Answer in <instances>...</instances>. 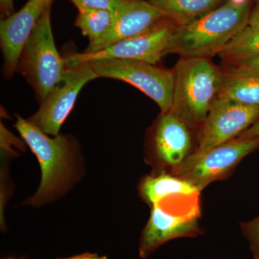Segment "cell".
<instances>
[{
    "label": "cell",
    "instance_id": "cell-1",
    "mask_svg": "<svg viewBox=\"0 0 259 259\" xmlns=\"http://www.w3.org/2000/svg\"><path fill=\"white\" fill-rule=\"evenodd\" d=\"M250 0L226 3L194 23L175 29L166 55L183 58H209L219 54L237 34L248 25Z\"/></svg>",
    "mask_w": 259,
    "mask_h": 259
},
{
    "label": "cell",
    "instance_id": "cell-2",
    "mask_svg": "<svg viewBox=\"0 0 259 259\" xmlns=\"http://www.w3.org/2000/svg\"><path fill=\"white\" fill-rule=\"evenodd\" d=\"M171 112L191 130L199 128L217 98L223 69L208 58H183L177 61Z\"/></svg>",
    "mask_w": 259,
    "mask_h": 259
},
{
    "label": "cell",
    "instance_id": "cell-3",
    "mask_svg": "<svg viewBox=\"0 0 259 259\" xmlns=\"http://www.w3.org/2000/svg\"><path fill=\"white\" fill-rule=\"evenodd\" d=\"M15 127L40 162L42 180L32 203H40L59 193L71 175L76 145L67 136L49 137L28 120L17 116Z\"/></svg>",
    "mask_w": 259,
    "mask_h": 259
},
{
    "label": "cell",
    "instance_id": "cell-4",
    "mask_svg": "<svg viewBox=\"0 0 259 259\" xmlns=\"http://www.w3.org/2000/svg\"><path fill=\"white\" fill-rule=\"evenodd\" d=\"M51 8L44 12L25 42L18 66L40 102L60 82L66 70V61L54 41Z\"/></svg>",
    "mask_w": 259,
    "mask_h": 259
},
{
    "label": "cell",
    "instance_id": "cell-5",
    "mask_svg": "<svg viewBox=\"0 0 259 259\" xmlns=\"http://www.w3.org/2000/svg\"><path fill=\"white\" fill-rule=\"evenodd\" d=\"M198 197H175L171 203L172 207L167 201H161L170 208L162 205L163 203L152 205L149 221L140 241L139 255L141 258H146L158 247L171 240L198 236L202 233L199 223L200 207L197 201Z\"/></svg>",
    "mask_w": 259,
    "mask_h": 259
},
{
    "label": "cell",
    "instance_id": "cell-6",
    "mask_svg": "<svg viewBox=\"0 0 259 259\" xmlns=\"http://www.w3.org/2000/svg\"><path fill=\"white\" fill-rule=\"evenodd\" d=\"M88 63L99 78L128 83L156 102L161 113L171 111L175 90L174 69L131 59H100Z\"/></svg>",
    "mask_w": 259,
    "mask_h": 259
},
{
    "label": "cell",
    "instance_id": "cell-7",
    "mask_svg": "<svg viewBox=\"0 0 259 259\" xmlns=\"http://www.w3.org/2000/svg\"><path fill=\"white\" fill-rule=\"evenodd\" d=\"M258 148L259 137H238L204 152H192L172 175L201 192L212 182L228 177L245 156Z\"/></svg>",
    "mask_w": 259,
    "mask_h": 259
},
{
    "label": "cell",
    "instance_id": "cell-8",
    "mask_svg": "<svg viewBox=\"0 0 259 259\" xmlns=\"http://www.w3.org/2000/svg\"><path fill=\"white\" fill-rule=\"evenodd\" d=\"M89 63L66 64V70L60 82L40 102L37 112L28 121L44 134L57 136L61 126L73 110L81 89L96 79Z\"/></svg>",
    "mask_w": 259,
    "mask_h": 259
},
{
    "label": "cell",
    "instance_id": "cell-9",
    "mask_svg": "<svg viewBox=\"0 0 259 259\" xmlns=\"http://www.w3.org/2000/svg\"><path fill=\"white\" fill-rule=\"evenodd\" d=\"M177 25L162 19L147 31L121 40L95 53H71L64 56L66 64H77L100 59H131L156 64L166 55V48Z\"/></svg>",
    "mask_w": 259,
    "mask_h": 259
},
{
    "label": "cell",
    "instance_id": "cell-10",
    "mask_svg": "<svg viewBox=\"0 0 259 259\" xmlns=\"http://www.w3.org/2000/svg\"><path fill=\"white\" fill-rule=\"evenodd\" d=\"M259 118V108L217 97L199 128L197 147L202 153L236 139Z\"/></svg>",
    "mask_w": 259,
    "mask_h": 259
},
{
    "label": "cell",
    "instance_id": "cell-11",
    "mask_svg": "<svg viewBox=\"0 0 259 259\" xmlns=\"http://www.w3.org/2000/svg\"><path fill=\"white\" fill-rule=\"evenodd\" d=\"M54 0H28L19 11L0 23V45L4 65L3 72L10 79L18 71L24 46L39 19Z\"/></svg>",
    "mask_w": 259,
    "mask_h": 259
},
{
    "label": "cell",
    "instance_id": "cell-12",
    "mask_svg": "<svg viewBox=\"0 0 259 259\" xmlns=\"http://www.w3.org/2000/svg\"><path fill=\"white\" fill-rule=\"evenodd\" d=\"M164 18L148 1L125 0L117 10L115 23L106 35L97 41L90 42L83 51L95 53L147 31Z\"/></svg>",
    "mask_w": 259,
    "mask_h": 259
},
{
    "label": "cell",
    "instance_id": "cell-13",
    "mask_svg": "<svg viewBox=\"0 0 259 259\" xmlns=\"http://www.w3.org/2000/svg\"><path fill=\"white\" fill-rule=\"evenodd\" d=\"M190 128L171 111L161 113L153 126L151 146L158 161L172 171L192 153Z\"/></svg>",
    "mask_w": 259,
    "mask_h": 259
},
{
    "label": "cell",
    "instance_id": "cell-14",
    "mask_svg": "<svg viewBox=\"0 0 259 259\" xmlns=\"http://www.w3.org/2000/svg\"><path fill=\"white\" fill-rule=\"evenodd\" d=\"M218 97L259 108V73L227 65Z\"/></svg>",
    "mask_w": 259,
    "mask_h": 259
},
{
    "label": "cell",
    "instance_id": "cell-15",
    "mask_svg": "<svg viewBox=\"0 0 259 259\" xmlns=\"http://www.w3.org/2000/svg\"><path fill=\"white\" fill-rule=\"evenodd\" d=\"M227 0H148L177 27L194 23L226 3Z\"/></svg>",
    "mask_w": 259,
    "mask_h": 259
},
{
    "label": "cell",
    "instance_id": "cell-16",
    "mask_svg": "<svg viewBox=\"0 0 259 259\" xmlns=\"http://www.w3.org/2000/svg\"><path fill=\"white\" fill-rule=\"evenodd\" d=\"M140 192L151 206L170 197H196L200 193L190 182L164 172L157 176L146 177L141 182Z\"/></svg>",
    "mask_w": 259,
    "mask_h": 259
},
{
    "label": "cell",
    "instance_id": "cell-17",
    "mask_svg": "<svg viewBox=\"0 0 259 259\" xmlns=\"http://www.w3.org/2000/svg\"><path fill=\"white\" fill-rule=\"evenodd\" d=\"M226 64L259 57V29L247 25L219 54Z\"/></svg>",
    "mask_w": 259,
    "mask_h": 259
},
{
    "label": "cell",
    "instance_id": "cell-18",
    "mask_svg": "<svg viewBox=\"0 0 259 259\" xmlns=\"http://www.w3.org/2000/svg\"><path fill=\"white\" fill-rule=\"evenodd\" d=\"M116 15L117 12L108 10H78L75 25L88 37L90 42H93L110 31L115 23Z\"/></svg>",
    "mask_w": 259,
    "mask_h": 259
},
{
    "label": "cell",
    "instance_id": "cell-19",
    "mask_svg": "<svg viewBox=\"0 0 259 259\" xmlns=\"http://www.w3.org/2000/svg\"><path fill=\"white\" fill-rule=\"evenodd\" d=\"M243 236L249 243L253 259H259V216L255 219L241 223Z\"/></svg>",
    "mask_w": 259,
    "mask_h": 259
},
{
    "label": "cell",
    "instance_id": "cell-20",
    "mask_svg": "<svg viewBox=\"0 0 259 259\" xmlns=\"http://www.w3.org/2000/svg\"><path fill=\"white\" fill-rule=\"evenodd\" d=\"M77 10L100 9L117 12L125 0H70Z\"/></svg>",
    "mask_w": 259,
    "mask_h": 259
},
{
    "label": "cell",
    "instance_id": "cell-21",
    "mask_svg": "<svg viewBox=\"0 0 259 259\" xmlns=\"http://www.w3.org/2000/svg\"><path fill=\"white\" fill-rule=\"evenodd\" d=\"M226 65L243 68V69L253 70V71L259 73V57L254 58V59H245V60L236 61V62H233L231 63V64Z\"/></svg>",
    "mask_w": 259,
    "mask_h": 259
},
{
    "label": "cell",
    "instance_id": "cell-22",
    "mask_svg": "<svg viewBox=\"0 0 259 259\" xmlns=\"http://www.w3.org/2000/svg\"><path fill=\"white\" fill-rule=\"evenodd\" d=\"M1 16L3 19L8 18L14 13L13 0H0Z\"/></svg>",
    "mask_w": 259,
    "mask_h": 259
},
{
    "label": "cell",
    "instance_id": "cell-23",
    "mask_svg": "<svg viewBox=\"0 0 259 259\" xmlns=\"http://www.w3.org/2000/svg\"><path fill=\"white\" fill-rule=\"evenodd\" d=\"M238 137L243 138V139L259 137V118Z\"/></svg>",
    "mask_w": 259,
    "mask_h": 259
},
{
    "label": "cell",
    "instance_id": "cell-24",
    "mask_svg": "<svg viewBox=\"0 0 259 259\" xmlns=\"http://www.w3.org/2000/svg\"><path fill=\"white\" fill-rule=\"evenodd\" d=\"M248 25L251 28L259 29V2L256 6L252 10Z\"/></svg>",
    "mask_w": 259,
    "mask_h": 259
},
{
    "label": "cell",
    "instance_id": "cell-25",
    "mask_svg": "<svg viewBox=\"0 0 259 259\" xmlns=\"http://www.w3.org/2000/svg\"><path fill=\"white\" fill-rule=\"evenodd\" d=\"M83 259H107L106 256H98L97 254L92 253H84Z\"/></svg>",
    "mask_w": 259,
    "mask_h": 259
},
{
    "label": "cell",
    "instance_id": "cell-26",
    "mask_svg": "<svg viewBox=\"0 0 259 259\" xmlns=\"http://www.w3.org/2000/svg\"><path fill=\"white\" fill-rule=\"evenodd\" d=\"M83 257H84V253L79 255H75V256L70 257V258L62 259H83Z\"/></svg>",
    "mask_w": 259,
    "mask_h": 259
},
{
    "label": "cell",
    "instance_id": "cell-27",
    "mask_svg": "<svg viewBox=\"0 0 259 259\" xmlns=\"http://www.w3.org/2000/svg\"><path fill=\"white\" fill-rule=\"evenodd\" d=\"M255 1L259 2V0H255Z\"/></svg>",
    "mask_w": 259,
    "mask_h": 259
},
{
    "label": "cell",
    "instance_id": "cell-28",
    "mask_svg": "<svg viewBox=\"0 0 259 259\" xmlns=\"http://www.w3.org/2000/svg\"><path fill=\"white\" fill-rule=\"evenodd\" d=\"M7 259H13V258H7Z\"/></svg>",
    "mask_w": 259,
    "mask_h": 259
}]
</instances>
